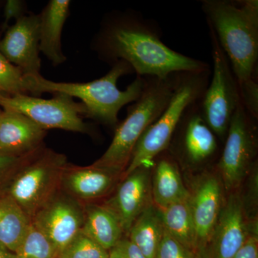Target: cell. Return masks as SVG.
<instances>
[{
    "mask_svg": "<svg viewBox=\"0 0 258 258\" xmlns=\"http://www.w3.org/2000/svg\"><path fill=\"white\" fill-rule=\"evenodd\" d=\"M202 10L230 62L242 105L257 118V0H203Z\"/></svg>",
    "mask_w": 258,
    "mask_h": 258,
    "instance_id": "obj_1",
    "label": "cell"
},
{
    "mask_svg": "<svg viewBox=\"0 0 258 258\" xmlns=\"http://www.w3.org/2000/svg\"><path fill=\"white\" fill-rule=\"evenodd\" d=\"M161 30L152 20L132 15L109 25L103 37V48L115 60L128 62L137 76L164 79L183 71L210 69L203 61L172 50L161 41Z\"/></svg>",
    "mask_w": 258,
    "mask_h": 258,
    "instance_id": "obj_2",
    "label": "cell"
},
{
    "mask_svg": "<svg viewBox=\"0 0 258 258\" xmlns=\"http://www.w3.org/2000/svg\"><path fill=\"white\" fill-rule=\"evenodd\" d=\"M134 72L132 66L123 60H117L109 72L101 78L88 83H62L49 81L40 75L25 77L28 93H63L79 98L86 110V115L106 125L114 126L118 123L120 110L125 105L135 102L140 97L145 78L137 76L127 87L120 91L117 83L121 76Z\"/></svg>",
    "mask_w": 258,
    "mask_h": 258,
    "instance_id": "obj_3",
    "label": "cell"
},
{
    "mask_svg": "<svg viewBox=\"0 0 258 258\" xmlns=\"http://www.w3.org/2000/svg\"><path fill=\"white\" fill-rule=\"evenodd\" d=\"M177 73L164 79L148 76L140 97L117 126L109 147L92 166L119 172L128 166L141 136L159 118L170 101Z\"/></svg>",
    "mask_w": 258,
    "mask_h": 258,
    "instance_id": "obj_4",
    "label": "cell"
},
{
    "mask_svg": "<svg viewBox=\"0 0 258 258\" xmlns=\"http://www.w3.org/2000/svg\"><path fill=\"white\" fill-rule=\"evenodd\" d=\"M211 74L210 69L177 73L170 101L159 118L141 136L125 169V175L141 167L150 169L154 159L165 152L185 112L201 100Z\"/></svg>",
    "mask_w": 258,
    "mask_h": 258,
    "instance_id": "obj_5",
    "label": "cell"
},
{
    "mask_svg": "<svg viewBox=\"0 0 258 258\" xmlns=\"http://www.w3.org/2000/svg\"><path fill=\"white\" fill-rule=\"evenodd\" d=\"M213 70L200 106L209 126L225 142L232 117L242 103L238 83L213 29L208 25Z\"/></svg>",
    "mask_w": 258,
    "mask_h": 258,
    "instance_id": "obj_6",
    "label": "cell"
},
{
    "mask_svg": "<svg viewBox=\"0 0 258 258\" xmlns=\"http://www.w3.org/2000/svg\"><path fill=\"white\" fill-rule=\"evenodd\" d=\"M255 118L241 103L229 125L217 167L228 191L237 189L255 165L257 134Z\"/></svg>",
    "mask_w": 258,
    "mask_h": 258,
    "instance_id": "obj_7",
    "label": "cell"
},
{
    "mask_svg": "<svg viewBox=\"0 0 258 258\" xmlns=\"http://www.w3.org/2000/svg\"><path fill=\"white\" fill-rule=\"evenodd\" d=\"M51 99H42L28 94L0 95V107L5 111L21 113L47 130L59 128L70 132L87 133L89 129L81 115H86L83 104L76 103L72 97L56 93Z\"/></svg>",
    "mask_w": 258,
    "mask_h": 258,
    "instance_id": "obj_8",
    "label": "cell"
},
{
    "mask_svg": "<svg viewBox=\"0 0 258 258\" xmlns=\"http://www.w3.org/2000/svg\"><path fill=\"white\" fill-rule=\"evenodd\" d=\"M66 158L54 152H45L19 171L7 192L23 209L29 217L52 197L59 176L62 175Z\"/></svg>",
    "mask_w": 258,
    "mask_h": 258,
    "instance_id": "obj_9",
    "label": "cell"
},
{
    "mask_svg": "<svg viewBox=\"0 0 258 258\" xmlns=\"http://www.w3.org/2000/svg\"><path fill=\"white\" fill-rule=\"evenodd\" d=\"M84 219L74 200L52 197L33 217L32 222L50 240L57 257L81 232Z\"/></svg>",
    "mask_w": 258,
    "mask_h": 258,
    "instance_id": "obj_10",
    "label": "cell"
},
{
    "mask_svg": "<svg viewBox=\"0 0 258 258\" xmlns=\"http://www.w3.org/2000/svg\"><path fill=\"white\" fill-rule=\"evenodd\" d=\"M40 15H22L0 40V53L25 76L40 74Z\"/></svg>",
    "mask_w": 258,
    "mask_h": 258,
    "instance_id": "obj_11",
    "label": "cell"
},
{
    "mask_svg": "<svg viewBox=\"0 0 258 258\" xmlns=\"http://www.w3.org/2000/svg\"><path fill=\"white\" fill-rule=\"evenodd\" d=\"M243 200L232 194L220 215L209 242L211 258H233L249 237Z\"/></svg>",
    "mask_w": 258,
    "mask_h": 258,
    "instance_id": "obj_12",
    "label": "cell"
},
{
    "mask_svg": "<svg viewBox=\"0 0 258 258\" xmlns=\"http://www.w3.org/2000/svg\"><path fill=\"white\" fill-rule=\"evenodd\" d=\"M149 169L141 167L126 175L104 205L116 217L124 233L128 234L139 215L152 202Z\"/></svg>",
    "mask_w": 258,
    "mask_h": 258,
    "instance_id": "obj_13",
    "label": "cell"
},
{
    "mask_svg": "<svg viewBox=\"0 0 258 258\" xmlns=\"http://www.w3.org/2000/svg\"><path fill=\"white\" fill-rule=\"evenodd\" d=\"M176 128L181 131L179 149L185 161L197 165L216 154L218 137L204 118L200 101L186 110Z\"/></svg>",
    "mask_w": 258,
    "mask_h": 258,
    "instance_id": "obj_14",
    "label": "cell"
},
{
    "mask_svg": "<svg viewBox=\"0 0 258 258\" xmlns=\"http://www.w3.org/2000/svg\"><path fill=\"white\" fill-rule=\"evenodd\" d=\"M45 129L21 113L3 110L0 120V154L23 157L37 150Z\"/></svg>",
    "mask_w": 258,
    "mask_h": 258,
    "instance_id": "obj_15",
    "label": "cell"
},
{
    "mask_svg": "<svg viewBox=\"0 0 258 258\" xmlns=\"http://www.w3.org/2000/svg\"><path fill=\"white\" fill-rule=\"evenodd\" d=\"M196 249L208 246L221 210L222 189L220 181L215 176L204 178L190 195Z\"/></svg>",
    "mask_w": 258,
    "mask_h": 258,
    "instance_id": "obj_16",
    "label": "cell"
},
{
    "mask_svg": "<svg viewBox=\"0 0 258 258\" xmlns=\"http://www.w3.org/2000/svg\"><path fill=\"white\" fill-rule=\"evenodd\" d=\"M70 4L69 0H52L40 15L39 48L55 66L66 60L61 47V35Z\"/></svg>",
    "mask_w": 258,
    "mask_h": 258,
    "instance_id": "obj_17",
    "label": "cell"
},
{
    "mask_svg": "<svg viewBox=\"0 0 258 258\" xmlns=\"http://www.w3.org/2000/svg\"><path fill=\"white\" fill-rule=\"evenodd\" d=\"M117 173L93 166L71 169L66 173L64 171V186L76 198L82 200L99 198L111 189Z\"/></svg>",
    "mask_w": 258,
    "mask_h": 258,
    "instance_id": "obj_18",
    "label": "cell"
},
{
    "mask_svg": "<svg viewBox=\"0 0 258 258\" xmlns=\"http://www.w3.org/2000/svg\"><path fill=\"white\" fill-rule=\"evenodd\" d=\"M151 189L153 203L159 210L186 200L191 195L183 183L175 161L169 157L159 159L156 164Z\"/></svg>",
    "mask_w": 258,
    "mask_h": 258,
    "instance_id": "obj_19",
    "label": "cell"
},
{
    "mask_svg": "<svg viewBox=\"0 0 258 258\" xmlns=\"http://www.w3.org/2000/svg\"><path fill=\"white\" fill-rule=\"evenodd\" d=\"M23 209L7 192H0V243L15 252L31 225Z\"/></svg>",
    "mask_w": 258,
    "mask_h": 258,
    "instance_id": "obj_20",
    "label": "cell"
},
{
    "mask_svg": "<svg viewBox=\"0 0 258 258\" xmlns=\"http://www.w3.org/2000/svg\"><path fill=\"white\" fill-rule=\"evenodd\" d=\"M164 233L161 210L152 202L132 225L128 239L146 257L156 258Z\"/></svg>",
    "mask_w": 258,
    "mask_h": 258,
    "instance_id": "obj_21",
    "label": "cell"
},
{
    "mask_svg": "<svg viewBox=\"0 0 258 258\" xmlns=\"http://www.w3.org/2000/svg\"><path fill=\"white\" fill-rule=\"evenodd\" d=\"M81 232L107 251L118 243L123 233L115 215L106 207L98 205L86 209Z\"/></svg>",
    "mask_w": 258,
    "mask_h": 258,
    "instance_id": "obj_22",
    "label": "cell"
},
{
    "mask_svg": "<svg viewBox=\"0 0 258 258\" xmlns=\"http://www.w3.org/2000/svg\"><path fill=\"white\" fill-rule=\"evenodd\" d=\"M190 198L161 210L164 230L188 248L196 250V235Z\"/></svg>",
    "mask_w": 258,
    "mask_h": 258,
    "instance_id": "obj_23",
    "label": "cell"
},
{
    "mask_svg": "<svg viewBox=\"0 0 258 258\" xmlns=\"http://www.w3.org/2000/svg\"><path fill=\"white\" fill-rule=\"evenodd\" d=\"M16 258H55L52 243L33 222H31L21 244L15 251Z\"/></svg>",
    "mask_w": 258,
    "mask_h": 258,
    "instance_id": "obj_24",
    "label": "cell"
},
{
    "mask_svg": "<svg viewBox=\"0 0 258 258\" xmlns=\"http://www.w3.org/2000/svg\"><path fill=\"white\" fill-rule=\"evenodd\" d=\"M0 93L5 96L28 94L23 71L0 53Z\"/></svg>",
    "mask_w": 258,
    "mask_h": 258,
    "instance_id": "obj_25",
    "label": "cell"
},
{
    "mask_svg": "<svg viewBox=\"0 0 258 258\" xmlns=\"http://www.w3.org/2000/svg\"><path fill=\"white\" fill-rule=\"evenodd\" d=\"M108 251L79 232L58 254V258H108Z\"/></svg>",
    "mask_w": 258,
    "mask_h": 258,
    "instance_id": "obj_26",
    "label": "cell"
},
{
    "mask_svg": "<svg viewBox=\"0 0 258 258\" xmlns=\"http://www.w3.org/2000/svg\"><path fill=\"white\" fill-rule=\"evenodd\" d=\"M195 251L171 237L164 230L156 258H195Z\"/></svg>",
    "mask_w": 258,
    "mask_h": 258,
    "instance_id": "obj_27",
    "label": "cell"
},
{
    "mask_svg": "<svg viewBox=\"0 0 258 258\" xmlns=\"http://www.w3.org/2000/svg\"><path fill=\"white\" fill-rule=\"evenodd\" d=\"M108 258H147L128 238H121L108 251Z\"/></svg>",
    "mask_w": 258,
    "mask_h": 258,
    "instance_id": "obj_28",
    "label": "cell"
},
{
    "mask_svg": "<svg viewBox=\"0 0 258 258\" xmlns=\"http://www.w3.org/2000/svg\"><path fill=\"white\" fill-rule=\"evenodd\" d=\"M26 157L27 156L23 157H15L0 154V192L4 191L3 186L5 181L8 180V176L13 173V170L20 165L23 159Z\"/></svg>",
    "mask_w": 258,
    "mask_h": 258,
    "instance_id": "obj_29",
    "label": "cell"
},
{
    "mask_svg": "<svg viewBox=\"0 0 258 258\" xmlns=\"http://www.w3.org/2000/svg\"><path fill=\"white\" fill-rule=\"evenodd\" d=\"M233 258H258L257 233L250 235Z\"/></svg>",
    "mask_w": 258,
    "mask_h": 258,
    "instance_id": "obj_30",
    "label": "cell"
},
{
    "mask_svg": "<svg viewBox=\"0 0 258 258\" xmlns=\"http://www.w3.org/2000/svg\"><path fill=\"white\" fill-rule=\"evenodd\" d=\"M23 3L17 0H9L5 7V25H7L13 18L18 19L22 16Z\"/></svg>",
    "mask_w": 258,
    "mask_h": 258,
    "instance_id": "obj_31",
    "label": "cell"
},
{
    "mask_svg": "<svg viewBox=\"0 0 258 258\" xmlns=\"http://www.w3.org/2000/svg\"><path fill=\"white\" fill-rule=\"evenodd\" d=\"M195 258H211L210 248L209 246H204V247H198L195 250Z\"/></svg>",
    "mask_w": 258,
    "mask_h": 258,
    "instance_id": "obj_32",
    "label": "cell"
},
{
    "mask_svg": "<svg viewBox=\"0 0 258 258\" xmlns=\"http://www.w3.org/2000/svg\"><path fill=\"white\" fill-rule=\"evenodd\" d=\"M0 258H16L15 252H12L0 243Z\"/></svg>",
    "mask_w": 258,
    "mask_h": 258,
    "instance_id": "obj_33",
    "label": "cell"
},
{
    "mask_svg": "<svg viewBox=\"0 0 258 258\" xmlns=\"http://www.w3.org/2000/svg\"><path fill=\"white\" fill-rule=\"evenodd\" d=\"M3 110L2 109L1 107H0V120H1L2 115H3Z\"/></svg>",
    "mask_w": 258,
    "mask_h": 258,
    "instance_id": "obj_34",
    "label": "cell"
},
{
    "mask_svg": "<svg viewBox=\"0 0 258 258\" xmlns=\"http://www.w3.org/2000/svg\"><path fill=\"white\" fill-rule=\"evenodd\" d=\"M0 95H1V93H0Z\"/></svg>",
    "mask_w": 258,
    "mask_h": 258,
    "instance_id": "obj_35",
    "label": "cell"
}]
</instances>
